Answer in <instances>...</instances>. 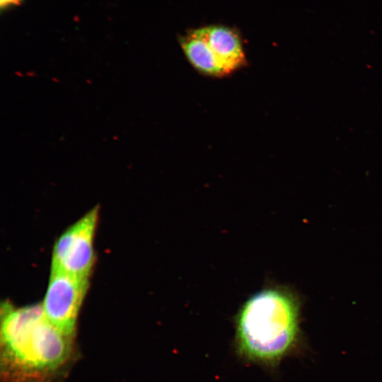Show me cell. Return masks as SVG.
Instances as JSON below:
<instances>
[{
    "label": "cell",
    "instance_id": "obj_3",
    "mask_svg": "<svg viewBox=\"0 0 382 382\" xmlns=\"http://www.w3.org/2000/svg\"><path fill=\"white\" fill-rule=\"evenodd\" d=\"M98 219V209L95 207L61 235L53 249L51 270L88 279Z\"/></svg>",
    "mask_w": 382,
    "mask_h": 382
},
{
    "label": "cell",
    "instance_id": "obj_6",
    "mask_svg": "<svg viewBox=\"0 0 382 382\" xmlns=\"http://www.w3.org/2000/svg\"><path fill=\"white\" fill-rule=\"evenodd\" d=\"M187 61L198 72L211 77L228 76L220 66L207 42L192 30L179 39Z\"/></svg>",
    "mask_w": 382,
    "mask_h": 382
},
{
    "label": "cell",
    "instance_id": "obj_5",
    "mask_svg": "<svg viewBox=\"0 0 382 382\" xmlns=\"http://www.w3.org/2000/svg\"><path fill=\"white\" fill-rule=\"evenodd\" d=\"M195 30L207 42L219 64L227 75L247 64L242 40L237 30L221 25H208Z\"/></svg>",
    "mask_w": 382,
    "mask_h": 382
},
{
    "label": "cell",
    "instance_id": "obj_2",
    "mask_svg": "<svg viewBox=\"0 0 382 382\" xmlns=\"http://www.w3.org/2000/svg\"><path fill=\"white\" fill-rule=\"evenodd\" d=\"M236 346L248 361L275 367L306 348L300 303L289 291L267 286L250 296L236 317Z\"/></svg>",
    "mask_w": 382,
    "mask_h": 382
},
{
    "label": "cell",
    "instance_id": "obj_1",
    "mask_svg": "<svg viewBox=\"0 0 382 382\" xmlns=\"http://www.w3.org/2000/svg\"><path fill=\"white\" fill-rule=\"evenodd\" d=\"M1 370L6 382H45L68 361L74 336L46 318L42 304L1 306Z\"/></svg>",
    "mask_w": 382,
    "mask_h": 382
},
{
    "label": "cell",
    "instance_id": "obj_4",
    "mask_svg": "<svg viewBox=\"0 0 382 382\" xmlns=\"http://www.w3.org/2000/svg\"><path fill=\"white\" fill-rule=\"evenodd\" d=\"M88 286V278L51 270L42 307L47 320L66 335L74 336Z\"/></svg>",
    "mask_w": 382,
    "mask_h": 382
},
{
    "label": "cell",
    "instance_id": "obj_7",
    "mask_svg": "<svg viewBox=\"0 0 382 382\" xmlns=\"http://www.w3.org/2000/svg\"><path fill=\"white\" fill-rule=\"evenodd\" d=\"M21 1V0H0L1 8L3 9L5 7L13 4H17Z\"/></svg>",
    "mask_w": 382,
    "mask_h": 382
}]
</instances>
